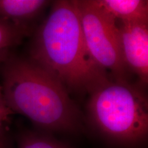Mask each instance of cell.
I'll return each instance as SVG.
<instances>
[{"instance_id": "11", "label": "cell", "mask_w": 148, "mask_h": 148, "mask_svg": "<svg viewBox=\"0 0 148 148\" xmlns=\"http://www.w3.org/2000/svg\"><path fill=\"white\" fill-rule=\"evenodd\" d=\"M0 148H12V141L8 133L0 136Z\"/></svg>"}, {"instance_id": "9", "label": "cell", "mask_w": 148, "mask_h": 148, "mask_svg": "<svg viewBox=\"0 0 148 148\" xmlns=\"http://www.w3.org/2000/svg\"><path fill=\"white\" fill-rule=\"evenodd\" d=\"M33 32V28L16 25L0 18V51L18 45Z\"/></svg>"}, {"instance_id": "10", "label": "cell", "mask_w": 148, "mask_h": 148, "mask_svg": "<svg viewBox=\"0 0 148 148\" xmlns=\"http://www.w3.org/2000/svg\"><path fill=\"white\" fill-rule=\"evenodd\" d=\"M13 112L6 105L0 106V136L8 133L10 116Z\"/></svg>"}, {"instance_id": "5", "label": "cell", "mask_w": 148, "mask_h": 148, "mask_svg": "<svg viewBox=\"0 0 148 148\" xmlns=\"http://www.w3.org/2000/svg\"><path fill=\"white\" fill-rule=\"evenodd\" d=\"M122 55L127 69L137 75L138 86L148 82V23L116 21Z\"/></svg>"}, {"instance_id": "7", "label": "cell", "mask_w": 148, "mask_h": 148, "mask_svg": "<svg viewBox=\"0 0 148 148\" xmlns=\"http://www.w3.org/2000/svg\"><path fill=\"white\" fill-rule=\"evenodd\" d=\"M116 21L148 23V1L145 0H95Z\"/></svg>"}, {"instance_id": "6", "label": "cell", "mask_w": 148, "mask_h": 148, "mask_svg": "<svg viewBox=\"0 0 148 148\" xmlns=\"http://www.w3.org/2000/svg\"><path fill=\"white\" fill-rule=\"evenodd\" d=\"M51 3L46 0H0V18L19 26L31 27V23Z\"/></svg>"}, {"instance_id": "12", "label": "cell", "mask_w": 148, "mask_h": 148, "mask_svg": "<svg viewBox=\"0 0 148 148\" xmlns=\"http://www.w3.org/2000/svg\"><path fill=\"white\" fill-rule=\"evenodd\" d=\"M8 57V50L0 51V63H3Z\"/></svg>"}, {"instance_id": "1", "label": "cell", "mask_w": 148, "mask_h": 148, "mask_svg": "<svg viewBox=\"0 0 148 148\" xmlns=\"http://www.w3.org/2000/svg\"><path fill=\"white\" fill-rule=\"evenodd\" d=\"M29 59L63 85L69 93L86 95L112 79L88 51L75 0L52 3L33 33Z\"/></svg>"}, {"instance_id": "4", "label": "cell", "mask_w": 148, "mask_h": 148, "mask_svg": "<svg viewBox=\"0 0 148 148\" xmlns=\"http://www.w3.org/2000/svg\"><path fill=\"white\" fill-rule=\"evenodd\" d=\"M82 32L90 56L112 79L127 82V69L122 55L116 20L95 0H75Z\"/></svg>"}, {"instance_id": "8", "label": "cell", "mask_w": 148, "mask_h": 148, "mask_svg": "<svg viewBox=\"0 0 148 148\" xmlns=\"http://www.w3.org/2000/svg\"><path fill=\"white\" fill-rule=\"evenodd\" d=\"M16 140L18 148H75L39 130H21Z\"/></svg>"}, {"instance_id": "2", "label": "cell", "mask_w": 148, "mask_h": 148, "mask_svg": "<svg viewBox=\"0 0 148 148\" xmlns=\"http://www.w3.org/2000/svg\"><path fill=\"white\" fill-rule=\"evenodd\" d=\"M3 63L1 86L5 104L13 113L51 134L85 132L84 115L60 82L28 58L8 57Z\"/></svg>"}, {"instance_id": "3", "label": "cell", "mask_w": 148, "mask_h": 148, "mask_svg": "<svg viewBox=\"0 0 148 148\" xmlns=\"http://www.w3.org/2000/svg\"><path fill=\"white\" fill-rule=\"evenodd\" d=\"M87 119L94 132L120 148H138L148 136V102L140 86L110 79L88 94Z\"/></svg>"}, {"instance_id": "13", "label": "cell", "mask_w": 148, "mask_h": 148, "mask_svg": "<svg viewBox=\"0 0 148 148\" xmlns=\"http://www.w3.org/2000/svg\"><path fill=\"white\" fill-rule=\"evenodd\" d=\"M5 105H6V104H5V101H4V98H3L2 88H1V86L0 85V106H5Z\"/></svg>"}]
</instances>
